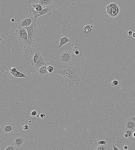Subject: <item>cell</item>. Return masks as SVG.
Masks as SVG:
<instances>
[{
  "instance_id": "484cf974",
  "label": "cell",
  "mask_w": 135,
  "mask_h": 150,
  "mask_svg": "<svg viewBox=\"0 0 135 150\" xmlns=\"http://www.w3.org/2000/svg\"><path fill=\"white\" fill-rule=\"evenodd\" d=\"M16 150L15 147L13 145H8L7 146V148L5 150Z\"/></svg>"
},
{
  "instance_id": "8fae6325",
  "label": "cell",
  "mask_w": 135,
  "mask_h": 150,
  "mask_svg": "<svg viewBox=\"0 0 135 150\" xmlns=\"http://www.w3.org/2000/svg\"><path fill=\"white\" fill-rule=\"evenodd\" d=\"M24 139L21 137H17L15 138L14 142L15 145L17 147L20 148L24 144Z\"/></svg>"
},
{
  "instance_id": "277c9868",
  "label": "cell",
  "mask_w": 135,
  "mask_h": 150,
  "mask_svg": "<svg viewBox=\"0 0 135 150\" xmlns=\"http://www.w3.org/2000/svg\"><path fill=\"white\" fill-rule=\"evenodd\" d=\"M27 30V34L28 39L32 42L34 37L35 36V33L37 28V24L36 21L34 19V20L32 25L29 26L24 27Z\"/></svg>"
},
{
  "instance_id": "5bb4252c",
  "label": "cell",
  "mask_w": 135,
  "mask_h": 150,
  "mask_svg": "<svg viewBox=\"0 0 135 150\" xmlns=\"http://www.w3.org/2000/svg\"><path fill=\"white\" fill-rule=\"evenodd\" d=\"M52 1L53 0H39V4L45 8L51 5Z\"/></svg>"
},
{
  "instance_id": "3957f363",
  "label": "cell",
  "mask_w": 135,
  "mask_h": 150,
  "mask_svg": "<svg viewBox=\"0 0 135 150\" xmlns=\"http://www.w3.org/2000/svg\"><path fill=\"white\" fill-rule=\"evenodd\" d=\"M53 7L52 4L47 7L45 8L43 10L40 11L38 12L33 9H31L30 10V13L33 15L34 19L36 21L38 17L43 16L46 14L50 15L52 14L51 9Z\"/></svg>"
},
{
  "instance_id": "cb8c5ba5",
  "label": "cell",
  "mask_w": 135,
  "mask_h": 150,
  "mask_svg": "<svg viewBox=\"0 0 135 150\" xmlns=\"http://www.w3.org/2000/svg\"><path fill=\"white\" fill-rule=\"evenodd\" d=\"M119 84V82L116 80H113L111 82V84L113 87H115Z\"/></svg>"
},
{
  "instance_id": "f546056e",
  "label": "cell",
  "mask_w": 135,
  "mask_h": 150,
  "mask_svg": "<svg viewBox=\"0 0 135 150\" xmlns=\"http://www.w3.org/2000/svg\"><path fill=\"white\" fill-rule=\"evenodd\" d=\"M29 125H24V126L23 127V129L25 131L26 130H28L29 129Z\"/></svg>"
},
{
  "instance_id": "5b68a950",
  "label": "cell",
  "mask_w": 135,
  "mask_h": 150,
  "mask_svg": "<svg viewBox=\"0 0 135 150\" xmlns=\"http://www.w3.org/2000/svg\"><path fill=\"white\" fill-rule=\"evenodd\" d=\"M71 54L69 51H63L61 52L60 56L61 62L68 63L71 61Z\"/></svg>"
},
{
  "instance_id": "1f68e13d",
  "label": "cell",
  "mask_w": 135,
  "mask_h": 150,
  "mask_svg": "<svg viewBox=\"0 0 135 150\" xmlns=\"http://www.w3.org/2000/svg\"><path fill=\"white\" fill-rule=\"evenodd\" d=\"M113 150H119V148H117L114 145H113Z\"/></svg>"
},
{
  "instance_id": "2e32d148",
  "label": "cell",
  "mask_w": 135,
  "mask_h": 150,
  "mask_svg": "<svg viewBox=\"0 0 135 150\" xmlns=\"http://www.w3.org/2000/svg\"><path fill=\"white\" fill-rule=\"evenodd\" d=\"M32 6L35 10L36 11L40 12L43 10L42 6L40 4H33Z\"/></svg>"
},
{
  "instance_id": "e0dca14e",
  "label": "cell",
  "mask_w": 135,
  "mask_h": 150,
  "mask_svg": "<svg viewBox=\"0 0 135 150\" xmlns=\"http://www.w3.org/2000/svg\"><path fill=\"white\" fill-rule=\"evenodd\" d=\"M93 26L89 25H85L83 27V30L86 33H89L92 30Z\"/></svg>"
},
{
  "instance_id": "6da1fadb",
  "label": "cell",
  "mask_w": 135,
  "mask_h": 150,
  "mask_svg": "<svg viewBox=\"0 0 135 150\" xmlns=\"http://www.w3.org/2000/svg\"><path fill=\"white\" fill-rule=\"evenodd\" d=\"M52 65L54 68L52 74L57 73L62 75L70 86L79 85L81 80L78 77L76 68L62 65L56 62H54Z\"/></svg>"
},
{
  "instance_id": "30bf717a",
  "label": "cell",
  "mask_w": 135,
  "mask_h": 150,
  "mask_svg": "<svg viewBox=\"0 0 135 150\" xmlns=\"http://www.w3.org/2000/svg\"><path fill=\"white\" fill-rule=\"evenodd\" d=\"M126 130H130L135 131V121L128 120L126 121Z\"/></svg>"
},
{
  "instance_id": "9a60e30c",
  "label": "cell",
  "mask_w": 135,
  "mask_h": 150,
  "mask_svg": "<svg viewBox=\"0 0 135 150\" xmlns=\"http://www.w3.org/2000/svg\"><path fill=\"white\" fill-rule=\"evenodd\" d=\"M42 55V53L40 52H37L35 53L32 59L30 60L31 62H36L39 61L40 59V57Z\"/></svg>"
},
{
  "instance_id": "f35d334b",
  "label": "cell",
  "mask_w": 135,
  "mask_h": 150,
  "mask_svg": "<svg viewBox=\"0 0 135 150\" xmlns=\"http://www.w3.org/2000/svg\"><path fill=\"white\" fill-rule=\"evenodd\" d=\"M133 137L135 138V131L133 133Z\"/></svg>"
},
{
  "instance_id": "4316f807",
  "label": "cell",
  "mask_w": 135,
  "mask_h": 150,
  "mask_svg": "<svg viewBox=\"0 0 135 150\" xmlns=\"http://www.w3.org/2000/svg\"><path fill=\"white\" fill-rule=\"evenodd\" d=\"M38 115L37 112L36 110H33V111H32L31 114V115L32 117L36 116Z\"/></svg>"
},
{
  "instance_id": "4fadbf2b",
  "label": "cell",
  "mask_w": 135,
  "mask_h": 150,
  "mask_svg": "<svg viewBox=\"0 0 135 150\" xmlns=\"http://www.w3.org/2000/svg\"><path fill=\"white\" fill-rule=\"evenodd\" d=\"M71 41V40L69 39L66 36H64L63 37L61 38L60 39V43L59 45L58 48H60V47L65 45V44L70 42Z\"/></svg>"
},
{
  "instance_id": "74e56055",
  "label": "cell",
  "mask_w": 135,
  "mask_h": 150,
  "mask_svg": "<svg viewBox=\"0 0 135 150\" xmlns=\"http://www.w3.org/2000/svg\"><path fill=\"white\" fill-rule=\"evenodd\" d=\"M132 37L133 38H135V33H134L132 34Z\"/></svg>"
},
{
  "instance_id": "9c48e42d",
  "label": "cell",
  "mask_w": 135,
  "mask_h": 150,
  "mask_svg": "<svg viewBox=\"0 0 135 150\" xmlns=\"http://www.w3.org/2000/svg\"><path fill=\"white\" fill-rule=\"evenodd\" d=\"M15 127V125L13 123L6 124L4 125L3 131L6 133H13L14 131Z\"/></svg>"
},
{
  "instance_id": "ba28073f",
  "label": "cell",
  "mask_w": 135,
  "mask_h": 150,
  "mask_svg": "<svg viewBox=\"0 0 135 150\" xmlns=\"http://www.w3.org/2000/svg\"><path fill=\"white\" fill-rule=\"evenodd\" d=\"M111 15L110 17H114L117 16L119 12V8L116 2H114L111 3Z\"/></svg>"
},
{
  "instance_id": "d4e9b609",
  "label": "cell",
  "mask_w": 135,
  "mask_h": 150,
  "mask_svg": "<svg viewBox=\"0 0 135 150\" xmlns=\"http://www.w3.org/2000/svg\"><path fill=\"white\" fill-rule=\"evenodd\" d=\"M102 144L107 145V142L105 140L99 141L97 143V145Z\"/></svg>"
},
{
  "instance_id": "f1b7e54d",
  "label": "cell",
  "mask_w": 135,
  "mask_h": 150,
  "mask_svg": "<svg viewBox=\"0 0 135 150\" xmlns=\"http://www.w3.org/2000/svg\"><path fill=\"white\" fill-rule=\"evenodd\" d=\"M8 68H9V69L10 73L14 72L16 71L17 70L16 69L14 68V67H13V68H10L9 67H8Z\"/></svg>"
},
{
  "instance_id": "8d00e7d4",
  "label": "cell",
  "mask_w": 135,
  "mask_h": 150,
  "mask_svg": "<svg viewBox=\"0 0 135 150\" xmlns=\"http://www.w3.org/2000/svg\"><path fill=\"white\" fill-rule=\"evenodd\" d=\"M11 22H14L15 20L13 18H12V19H11Z\"/></svg>"
},
{
  "instance_id": "e575fe53",
  "label": "cell",
  "mask_w": 135,
  "mask_h": 150,
  "mask_svg": "<svg viewBox=\"0 0 135 150\" xmlns=\"http://www.w3.org/2000/svg\"><path fill=\"white\" fill-rule=\"evenodd\" d=\"M128 34L129 35H132L133 34L132 32L131 31H129L128 32Z\"/></svg>"
},
{
  "instance_id": "d6986e66",
  "label": "cell",
  "mask_w": 135,
  "mask_h": 150,
  "mask_svg": "<svg viewBox=\"0 0 135 150\" xmlns=\"http://www.w3.org/2000/svg\"><path fill=\"white\" fill-rule=\"evenodd\" d=\"M48 66L47 67V69L48 72L50 74H52L54 70V68L53 66L51 65H48L47 64Z\"/></svg>"
},
{
  "instance_id": "52a82bcc",
  "label": "cell",
  "mask_w": 135,
  "mask_h": 150,
  "mask_svg": "<svg viewBox=\"0 0 135 150\" xmlns=\"http://www.w3.org/2000/svg\"><path fill=\"white\" fill-rule=\"evenodd\" d=\"M32 65L34 68L38 71L39 69L43 66H48L46 61L43 57L42 54L41 55L40 59L38 62H31Z\"/></svg>"
},
{
  "instance_id": "b9f144b4",
  "label": "cell",
  "mask_w": 135,
  "mask_h": 150,
  "mask_svg": "<svg viewBox=\"0 0 135 150\" xmlns=\"http://www.w3.org/2000/svg\"><path fill=\"white\" fill-rule=\"evenodd\" d=\"M31 121H29V122H31Z\"/></svg>"
},
{
  "instance_id": "ffe728a7",
  "label": "cell",
  "mask_w": 135,
  "mask_h": 150,
  "mask_svg": "<svg viewBox=\"0 0 135 150\" xmlns=\"http://www.w3.org/2000/svg\"><path fill=\"white\" fill-rule=\"evenodd\" d=\"M99 145L95 149L97 150H105L107 149L106 145L102 144L98 145Z\"/></svg>"
},
{
  "instance_id": "d6a6232c",
  "label": "cell",
  "mask_w": 135,
  "mask_h": 150,
  "mask_svg": "<svg viewBox=\"0 0 135 150\" xmlns=\"http://www.w3.org/2000/svg\"><path fill=\"white\" fill-rule=\"evenodd\" d=\"M40 117H41V118L43 119L44 117V114H41L40 115Z\"/></svg>"
},
{
  "instance_id": "7a4b0ae2",
  "label": "cell",
  "mask_w": 135,
  "mask_h": 150,
  "mask_svg": "<svg viewBox=\"0 0 135 150\" xmlns=\"http://www.w3.org/2000/svg\"><path fill=\"white\" fill-rule=\"evenodd\" d=\"M14 34L15 38L22 43L27 45H30L32 43L28 39L27 30L24 27L18 26Z\"/></svg>"
},
{
  "instance_id": "836d02e7",
  "label": "cell",
  "mask_w": 135,
  "mask_h": 150,
  "mask_svg": "<svg viewBox=\"0 0 135 150\" xmlns=\"http://www.w3.org/2000/svg\"><path fill=\"white\" fill-rule=\"evenodd\" d=\"M124 150H128V147L127 146V145H126V146H125L124 147Z\"/></svg>"
},
{
  "instance_id": "44dd1931",
  "label": "cell",
  "mask_w": 135,
  "mask_h": 150,
  "mask_svg": "<svg viewBox=\"0 0 135 150\" xmlns=\"http://www.w3.org/2000/svg\"><path fill=\"white\" fill-rule=\"evenodd\" d=\"M106 12L108 15L110 16L111 15V4H110L107 6L106 7Z\"/></svg>"
},
{
  "instance_id": "8992f818",
  "label": "cell",
  "mask_w": 135,
  "mask_h": 150,
  "mask_svg": "<svg viewBox=\"0 0 135 150\" xmlns=\"http://www.w3.org/2000/svg\"><path fill=\"white\" fill-rule=\"evenodd\" d=\"M34 20V18L30 16H27L24 18L21 22L18 21L19 26L22 27H25L32 25Z\"/></svg>"
},
{
  "instance_id": "60d3db41",
  "label": "cell",
  "mask_w": 135,
  "mask_h": 150,
  "mask_svg": "<svg viewBox=\"0 0 135 150\" xmlns=\"http://www.w3.org/2000/svg\"><path fill=\"white\" fill-rule=\"evenodd\" d=\"M44 117H45V116H46V115H45V114H44Z\"/></svg>"
},
{
  "instance_id": "ab89813d",
  "label": "cell",
  "mask_w": 135,
  "mask_h": 150,
  "mask_svg": "<svg viewBox=\"0 0 135 150\" xmlns=\"http://www.w3.org/2000/svg\"><path fill=\"white\" fill-rule=\"evenodd\" d=\"M36 116L37 117H40L39 115H38L37 116Z\"/></svg>"
},
{
  "instance_id": "4dcf8cb0",
  "label": "cell",
  "mask_w": 135,
  "mask_h": 150,
  "mask_svg": "<svg viewBox=\"0 0 135 150\" xmlns=\"http://www.w3.org/2000/svg\"><path fill=\"white\" fill-rule=\"evenodd\" d=\"M129 119L133 121H135V116H130Z\"/></svg>"
},
{
  "instance_id": "d590c367",
  "label": "cell",
  "mask_w": 135,
  "mask_h": 150,
  "mask_svg": "<svg viewBox=\"0 0 135 150\" xmlns=\"http://www.w3.org/2000/svg\"><path fill=\"white\" fill-rule=\"evenodd\" d=\"M124 136H125V137L127 138L128 137V134L126 133H125V134H124Z\"/></svg>"
},
{
  "instance_id": "ac0fdd59",
  "label": "cell",
  "mask_w": 135,
  "mask_h": 150,
  "mask_svg": "<svg viewBox=\"0 0 135 150\" xmlns=\"http://www.w3.org/2000/svg\"><path fill=\"white\" fill-rule=\"evenodd\" d=\"M134 131L130 130H126L125 133H126L128 135V138L129 139H131L133 137V133Z\"/></svg>"
},
{
  "instance_id": "603a6c76",
  "label": "cell",
  "mask_w": 135,
  "mask_h": 150,
  "mask_svg": "<svg viewBox=\"0 0 135 150\" xmlns=\"http://www.w3.org/2000/svg\"><path fill=\"white\" fill-rule=\"evenodd\" d=\"M74 53L78 57H81L82 55V52L80 51L79 50H76L74 52Z\"/></svg>"
},
{
  "instance_id": "7402d4cb",
  "label": "cell",
  "mask_w": 135,
  "mask_h": 150,
  "mask_svg": "<svg viewBox=\"0 0 135 150\" xmlns=\"http://www.w3.org/2000/svg\"><path fill=\"white\" fill-rule=\"evenodd\" d=\"M27 78L26 76L22 73L18 71L17 74L16 75V78Z\"/></svg>"
},
{
  "instance_id": "7c38bea8",
  "label": "cell",
  "mask_w": 135,
  "mask_h": 150,
  "mask_svg": "<svg viewBox=\"0 0 135 150\" xmlns=\"http://www.w3.org/2000/svg\"><path fill=\"white\" fill-rule=\"evenodd\" d=\"M47 66H44L39 69L38 72V74L41 76H48L50 74L47 69Z\"/></svg>"
},
{
  "instance_id": "83f0119b",
  "label": "cell",
  "mask_w": 135,
  "mask_h": 150,
  "mask_svg": "<svg viewBox=\"0 0 135 150\" xmlns=\"http://www.w3.org/2000/svg\"><path fill=\"white\" fill-rule=\"evenodd\" d=\"M5 42V41H4V39H3L2 37L1 36H0V45H2Z\"/></svg>"
}]
</instances>
